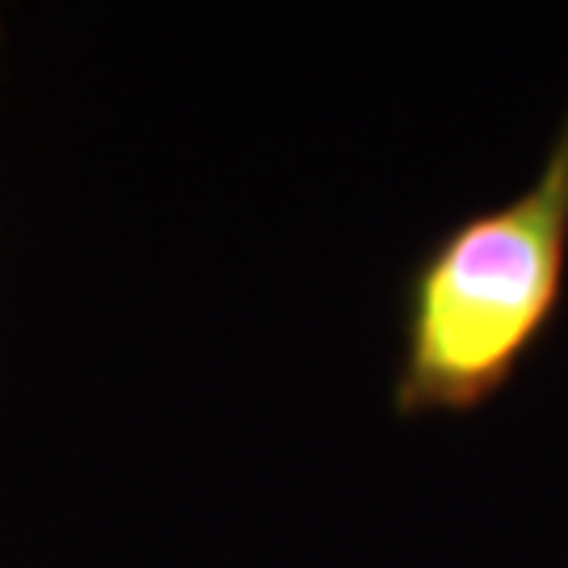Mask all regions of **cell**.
Here are the masks:
<instances>
[{
    "label": "cell",
    "instance_id": "cell-1",
    "mask_svg": "<svg viewBox=\"0 0 568 568\" xmlns=\"http://www.w3.org/2000/svg\"><path fill=\"white\" fill-rule=\"evenodd\" d=\"M568 274V110L523 194L447 227L408 270L392 408L464 417L518 375Z\"/></svg>",
    "mask_w": 568,
    "mask_h": 568
}]
</instances>
